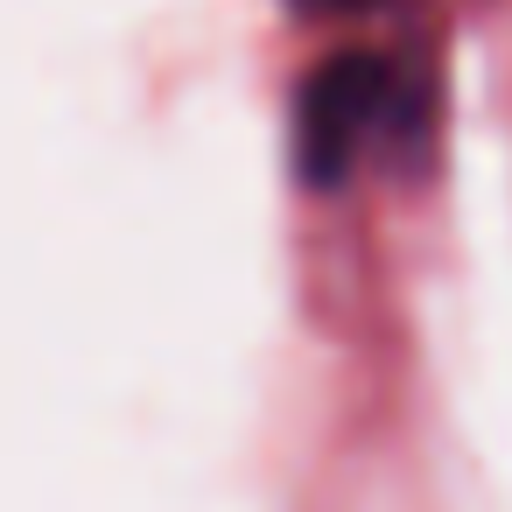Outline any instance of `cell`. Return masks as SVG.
Returning a JSON list of instances; mask_svg holds the SVG:
<instances>
[{
	"mask_svg": "<svg viewBox=\"0 0 512 512\" xmlns=\"http://www.w3.org/2000/svg\"><path fill=\"white\" fill-rule=\"evenodd\" d=\"M400 106H407V85L386 64L351 57V64L323 71L309 85V99H302V155H309V169H330L337 155H358L372 141V127L393 120Z\"/></svg>",
	"mask_w": 512,
	"mask_h": 512,
	"instance_id": "6da1fadb",
	"label": "cell"
},
{
	"mask_svg": "<svg viewBox=\"0 0 512 512\" xmlns=\"http://www.w3.org/2000/svg\"><path fill=\"white\" fill-rule=\"evenodd\" d=\"M309 8H358V0H309Z\"/></svg>",
	"mask_w": 512,
	"mask_h": 512,
	"instance_id": "7a4b0ae2",
	"label": "cell"
}]
</instances>
